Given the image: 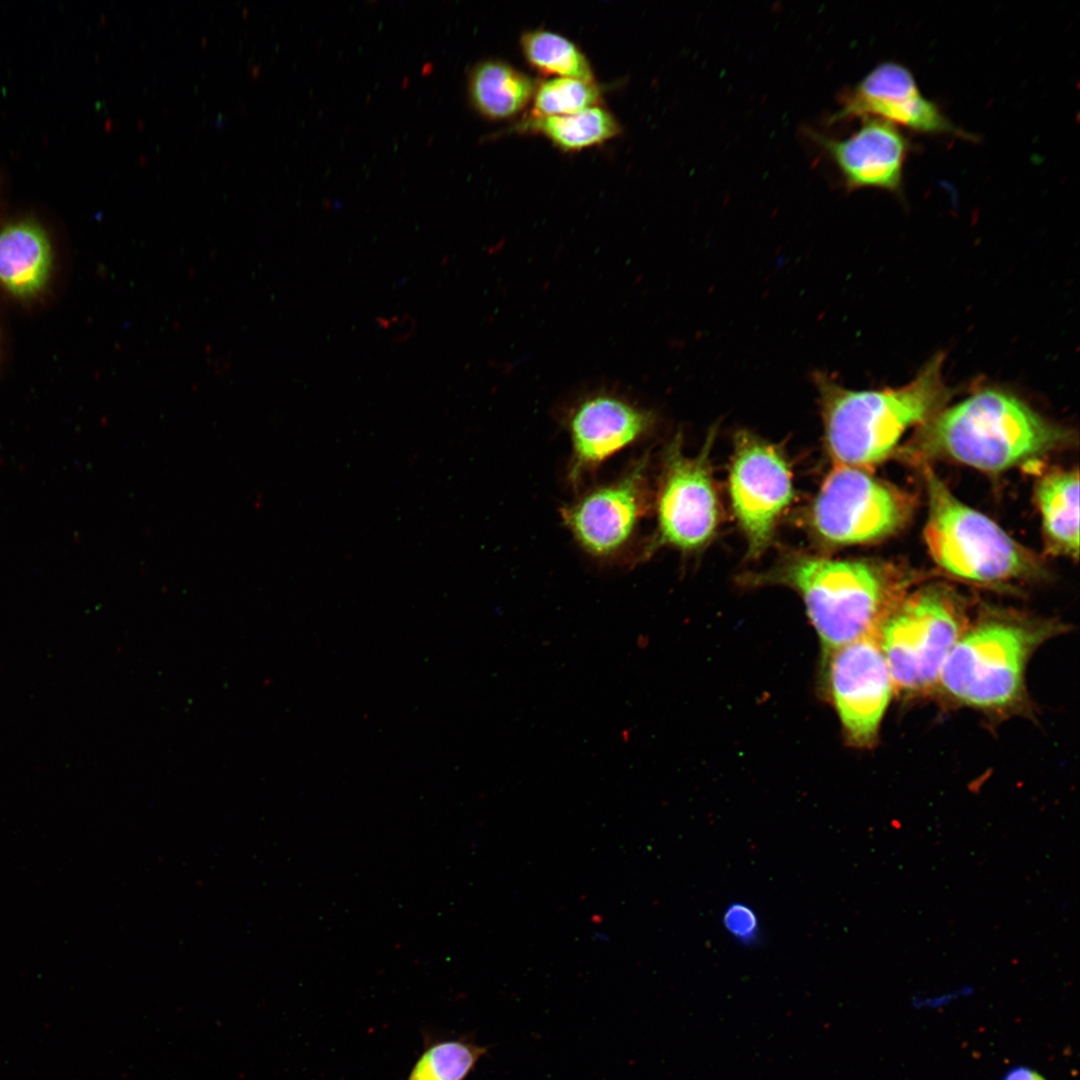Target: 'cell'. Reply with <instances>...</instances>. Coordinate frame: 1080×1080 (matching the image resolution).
<instances>
[{"instance_id": "ac0fdd59", "label": "cell", "mask_w": 1080, "mask_h": 1080, "mask_svg": "<svg viewBox=\"0 0 1080 1080\" xmlns=\"http://www.w3.org/2000/svg\"><path fill=\"white\" fill-rule=\"evenodd\" d=\"M513 128L521 134L543 136L566 153L601 145L622 133L617 118L601 104L570 115H526Z\"/></svg>"}, {"instance_id": "d6986e66", "label": "cell", "mask_w": 1080, "mask_h": 1080, "mask_svg": "<svg viewBox=\"0 0 1080 1080\" xmlns=\"http://www.w3.org/2000/svg\"><path fill=\"white\" fill-rule=\"evenodd\" d=\"M526 62L545 76L595 81L586 54L567 37L546 29L528 30L520 36Z\"/></svg>"}, {"instance_id": "e0dca14e", "label": "cell", "mask_w": 1080, "mask_h": 1080, "mask_svg": "<svg viewBox=\"0 0 1080 1080\" xmlns=\"http://www.w3.org/2000/svg\"><path fill=\"white\" fill-rule=\"evenodd\" d=\"M1042 527L1049 547L1077 559L1079 554V475L1077 470H1054L1035 487Z\"/></svg>"}, {"instance_id": "9c48e42d", "label": "cell", "mask_w": 1080, "mask_h": 1080, "mask_svg": "<svg viewBox=\"0 0 1080 1080\" xmlns=\"http://www.w3.org/2000/svg\"><path fill=\"white\" fill-rule=\"evenodd\" d=\"M729 493L748 553L757 557L770 543L794 497L792 474L783 454L748 431L738 432L729 468Z\"/></svg>"}, {"instance_id": "30bf717a", "label": "cell", "mask_w": 1080, "mask_h": 1080, "mask_svg": "<svg viewBox=\"0 0 1080 1080\" xmlns=\"http://www.w3.org/2000/svg\"><path fill=\"white\" fill-rule=\"evenodd\" d=\"M649 466V455H644L616 480L585 491L561 508L564 526L586 554L608 559L631 541L653 504Z\"/></svg>"}, {"instance_id": "8fae6325", "label": "cell", "mask_w": 1080, "mask_h": 1080, "mask_svg": "<svg viewBox=\"0 0 1080 1080\" xmlns=\"http://www.w3.org/2000/svg\"><path fill=\"white\" fill-rule=\"evenodd\" d=\"M829 654L831 694L845 733L857 746L870 745L893 684L880 644L867 634Z\"/></svg>"}, {"instance_id": "9a60e30c", "label": "cell", "mask_w": 1080, "mask_h": 1080, "mask_svg": "<svg viewBox=\"0 0 1080 1080\" xmlns=\"http://www.w3.org/2000/svg\"><path fill=\"white\" fill-rule=\"evenodd\" d=\"M52 264L45 232L19 222L0 232V285L17 296H31L45 285Z\"/></svg>"}, {"instance_id": "ba28073f", "label": "cell", "mask_w": 1080, "mask_h": 1080, "mask_svg": "<svg viewBox=\"0 0 1080 1080\" xmlns=\"http://www.w3.org/2000/svg\"><path fill=\"white\" fill-rule=\"evenodd\" d=\"M714 436L712 430L694 456L684 453L679 435L666 446L652 504L656 527L644 545L642 559L663 547L697 551L714 535L720 519L709 458Z\"/></svg>"}, {"instance_id": "6da1fadb", "label": "cell", "mask_w": 1080, "mask_h": 1080, "mask_svg": "<svg viewBox=\"0 0 1080 1080\" xmlns=\"http://www.w3.org/2000/svg\"><path fill=\"white\" fill-rule=\"evenodd\" d=\"M1070 439L1069 431L1014 394L986 387L920 426L907 450L919 459L945 458L1000 472L1044 456Z\"/></svg>"}, {"instance_id": "52a82bcc", "label": "cell", "mask_w": 1080, "mask_h": 1080, "mask_svg": "<svg viewBox=\"0 0 1080 1080\" xmlns=\"http://www.w3.org/2000/svg\"><path fill=\"white\" fill-rule=\"evenodd\" d=\"M913 505L908 493L869 470L834 465L811 506L809 524L826 545L866 544L903 528Z\"/></svg>"}, {"instance_id": "5bb4252c", "label": "cell", "mask_w": 1080, "mask_h": 1080, "mask_svg": "<svg viewBox=\"0 0 1080 1080\" xmlns=\"http://www.w3.org/2000/svg\"><path fill=\"white\" fill-rule=\"evenodd\" d=\"M819 143L839 169L848 190L877 188L901 193L909 142L895 124L867 117L849 137H819Z\"/></svg>"}, {"instance_id": "603a6c76", "label": "cell", "mask_w": 1080, "mask_h": 1080, "mask_svg": "<svg viewBox=\"0 0 1080 1080\" xmlns=\"http://www.w3.org/2000/svg\"><path fill=\"white\" fill-rule=\"evenodd\" d=\"M1004 1080H1044L1038 1073L1027 1068H1017L1009 1072Z\"/></svg>"}, {"instance_id": "44dd1931", "label": "cell", "mask_w": 1080, "mask_h": 1080, "mask_svg": "<svg viewBox=\"0 0 1080 1080\" xmlns=\"http://www.w3.org/2000/svg\"><path fill=\"white\" fill-rule=\"evenodd\" d=\"M486 1048L467 1041H445L428 1048L408 1080H464Z\"/></svg>"}, {"instance_id": "ffe728a7", "label": "cell", "mask_w": 1080, "mask_h": 1080, "mask_svg": "<svg viewBox=\"0 0 1080 1080\" xmlns=\"http://www.w3.org/2000/svg\"><path fill=\"white\" fill-rule=\"evenodd\" d=\"M602 93L596 81L552 77L537 82L530 116H562L600 105Z\"/></svg>"}, {"instance_id": "4fadbf2b", "label": "cell", "mask_w": 1080, "mask_h": 1080, "mask_svg": "<svg viewBox=\"0 0 1080 1080\" xmlns=\"http://www.w3.org/2000/svg\"><path fill=\"white\" fill-rule=\"evenodd\" d=\"M855 117L886 120L919 133L969 134L955 127L939 107L920 91L910 70L895 62L873 68L843 98L833 121Z\"/></svg>"}, {"instance_id": "277c9868", "label": "cell", "mask_w": 1080, "mask_h": 1080, "mask_svg": "<svg viewBox=\"0 0 1080 1080\" xmlns=\"http://www.w3.org/2000/svg\"><path fill=\"white\" fill-rule=\"evenodd\" d=\"M924 539L934 562L959 579L1005 584L1036 575L1034 554L987 516L962 503L927 465Z\"/></svg>"}, {"instance_id": "7402d4cb", "label": "cell", "mask_w": 1080, "mask_h": 1080, "mask_svg": "<svg viewBox=\"0 0 1080 1080\" xmlns=\"http://www.w3.org/2000/svg\"><path fill=\"white\" fill-rule=\"evenodd\" d=\"M723 923L732 936L744 943L753 942L759 932L758 918L746 904L729 905L723 915Z\"/></svg>"}, {"instance_id": "2e32d148", "label": "cell", "mask_w": 1080, "mask_h": 1080, "mask_svg": "<svg viewBox=\"0 0 1080 1080\" xmlns=\"http://www.w3.org/2000/svg\"><path fill=\"white\" fill-rule=\"evenodd\" d=\"M536 86L531 76L500 59L479 62L468 77L472 106L492 121L517 117L531 104Z\"/></svg>"}, {"instance_id": "7c38bea8", "label": "cell", "mask_w": 1080, "mask_h": 1080, "mask_svg": "<svg viewBox=\"0 0 1080 1080\" xmlns=\"http://www.w3.org/2000/svg\"><path fill=\"white\" fill-rule=\"evenodd\" d=\"M654 424L652 411L614 392L579 399L566 416L570 483L577 487L605 461L647 436Z\"/></svg>"}, {"instance_id": "5b68a950", "label": "cell", "mask_w": 1080, "mask_h": 1080, "mask_svg": "<svg viewBox=\"0 0 1080 1080\" xmlns=\"http://www.w3.org/2000/svg\"><path fill=\"white\" fill-rule=\"evenodd\" d=\"M1049 629L1008 619H992L962 634L948 654L939 680L955 699L998 709L1022 694L1024 669Z\"/></svg>"}, {"instance_id": "3957f363", "label": "cell", "mask_w": 1080, "mask_h": 1080, "mask_svg": "<svg viewBox=\"0 0 1080 1080\" xmlns=\"http://www.w3.org/2000/svg\"><path fill=\"white\" fill-rule=\"evenodd\" d=\"M762 578L800 594L830 653L875 630L913 576L888 562L793 553Z\"/></svg>"}, {"instance_id": "7a4b0ae2", "label": "cell", "mask_w": 1080, "mask_h": 1080, "mask_svg": "<svg viewBox=\"0 0 1080 1080\" xmlns=\"http://www.w3.org/2000/svg\"><path fill=\"white\" fill-rule=\"evenodd\" d=\"M943 353L934 355L909 383L897 388L851 390L815 372L825 440L834 465L870 470L885 460L904 433L939 413L951 396Z\"/></svg>"}, {"instance_id": "8992f818", "label": "cell", "mask_w": 1080, "mask_h": 1080, "mask_svg": "<svg viewBox=\"0 0 1080 1080\" xmlns=\"http://www.w3.org/2000/svg\"><path fill=\"white\" fill-rule=\"evenodd\" d=\"M878 626L892 683L903 691L918 692L939 679L962 635L964 616L951 591L929 585L906 593Z\"/></svg>"}]
</instances>
